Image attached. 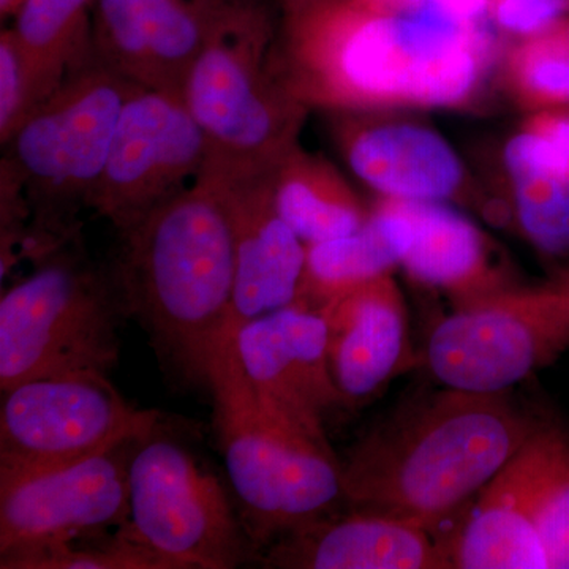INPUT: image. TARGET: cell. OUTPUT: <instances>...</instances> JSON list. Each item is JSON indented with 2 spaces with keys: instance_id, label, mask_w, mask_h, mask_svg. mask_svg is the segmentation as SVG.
<instances>
[{
  "instance_id": "cell-28",
  "label": "cell",
  "mask_w": 569,
  "mask_h": 569,
  "mask_svg": "<svg viewBox=\"0 0 569 569\" xmlns=\"http://www.w3.org/2000/svg\"><path fill=\"white\" fill-rule=\"evenodd\" d=\"M50 97L26 59L11 29L0 33V141L14 137L22 123Z\"/></svg>"
},
{
  "instance_id": "cell-20",
  "label": "cell",
  "mask_w": 569,
  "mask_h": 569,
  "mask_svg": "<svg viewBox=\"0 0 569 569\" xmlns=\"http://www.w3.org/2000/svg\"><path fill=\"white\" fill-rule=\"evenodd\" d=\"M387 200L410 223L400 264L415 282L445 291L458 307L512 287L488 236L463 213L441 201Z\"/></svg>"
},
{
  "instance_id": "cell-2",
  "label": "cell",
  "mask_w": 569,
  "mask_h": 569,
  "mask_svg": "<svg viewBox=\"0 0 569 569\" xmlns=\"http://www.w3.org/2000/svg\"><path fill=\"white\" fill-rule=\"evenodd\" d=\"M539 421L509 391L445 387L407 400L342 463L346 507L438 526L477 497Z\"/></svg>"
},
{
  "instance_id": "cell-29",
  "label": "cell",
  "mask_w": 569,
  "mask_h": 569,
  "mask_svg": "<svg viewBox=\"0 0 569 569\" xmlns=\"http://www.w3.org/2000/svg\"><path fill=\"white\" fill-rule=\"evenodd\" d=\"M569 17V0H490L489 18L520 39L538 36Z\"/></svg>"
},
{
  "instance_id": "cell-11",
  "label": "cell",
  "mask_w": 569,
  "mask_h": 569,
  "mask_svg": "<svg viewBox=\"0 0 569 569\" xmlns=\"http://www.w3.org/2000/svg\"><path fill=\"white\" fill-rule=\"evenodd\" d=\"M211 152L181 93L137 88L129 97L91 206L118 233L193 186Z\"/></svg>"
},
{
  "instance_id": "cell-31",
  "label": "cell",
  "mask_w": 569,
  "mask_h": 569,
  "mask_svg": "<svg viewBox=\"0 0 569 569\" xmlns=\"http://www.w3.org/2000/svg\"><path fill=\"white\" fill-rule=\"evenodd\" d=\"M522 130L549 142L569 162V108L535 111Z\"/></svg>"
},
{
  "instance_id": "cell-6",
  "label": "cell",
  "mask_w": 569,
  "mask_h": 569,
  "mask_svg": "<svg viewBox=\"0 0 569 569\" xmlns=\"http://www.w3.org/2000/svg\"><path fill=\"white\" fill-rule=\"evenodd\" d=\"M279 20L269 0H238L183 82L181 96L203 130L211 167L264 171L299 142L309 108L277 77Z\"/></svg>"
},
{
  "instance_id": "cell-18",
  "label": "cell",
  "mask_w": 569,
  "mask_h": 569,
  "mask_svg": "<svg viewBox=\"0 0 569 569\" xmlns=\"http://www.w3.org/2000/svg\"><path fill=\"white\" fill-rule=\"evenodd\" d=\"M318 312L328 323L329 365L347 406L377 395L410 361L406 302L391 274L337 296Z\"/></svg>"
},
{
  "instance_id": "cell-5",
  "label": "cell",
  "mask_w": 569,
  "mask_h": 569,
  "mask_svg": "<svg viewBox=\"0 0 569 569\" xmlns=\"http://www.w3.org/2000/svg\"><path fill=\"white\" fill-rule=\"evenodd\" d=\"M138 86L99 58L70 71L7 142L6 160L28 200L20 261L44 257L80 239L78 213L91 206L116 127Z\"/></svg>"
},
{
  "instance_id": "cell-25",
  "label": "cell",
  "mask_w": 569,
  "mask_h": 569,
  "mask_svg": "<svg viewBox=\"0 0 569 569\" xmlns=\"http://www.w3.org/2000/svg\"><path fill=\"white\" fill-rule=\"evenodd\" d=\"M531 448V515L549 569H569V432L539 422Z\"/></svg>"
},
{
  "instance_id": "cell-8",
  "label": "cell",
  "mask_w": 569,
  "mask_h": 569,
  "mask_svg": "<svg viewBox=\"0 0 569 569\" xmlns=\"http://www.w3.org/2000/svg\"><path fill=\"white\" fill-rule=\"evenodd\" d=\"M129 527L173 569H233L254 561L223 482L160 421L130 447Z\"/></svg>"
},
{
  "instance_id": "cell-3",
  "label": "cell",
  "mask_w": 569,
  "mask_h": 569,
  "mask_svg": "<svg viewBox=\"0 0 569 569\" xmlns=\"http://www.w3.org/2000/svg\"><path fill=\"white\" fill-rule=\"evenodd\" d=\"M119 236L111 269L127 313L148 332L170 372L206 387L236 282L233 219L222 182L204 170Z\"/></svg>"
},
{
  "instance_id": "cell-33",
  "label": "cell",
  "mask_w": 569,
  "mask_h": 569,
  "mask_svg": "<svg viewBox=\"0 0 569 569\" xmlns=\"http://www.w3.org/2000/svg\"><path fill=\"white\" fill-rule=\"evenodd\" d=\"M561 29H563L565 36H567V39L569 41V17L565 18V20L561 21Z\"/></svg>"
},
{
  "instance_id": "cell-15",
  "label": "cell",
  "mask_w": 569,
  "mask_h": 569,
  "mask_svg": "<svg viewBox=\"0 0 569 569\" xmlns=\"http://www.w3.org/2000/svg\"><path fill=\"white\" fill-rule=\"evenodd\" d=\"M381 111H331L332 140L350 170L381 198L477 203L458 153L436 130Z\"/></svg>"
},
{
  "instance_id": "cell-7",
  "label": "cell",
  "mask_w": 569,
  "mask_h": 569,
  "mask_svg": "<svg viewBox=\"0 0 569 569\" xmlns=\"http://www.w3.org/2000/svg\"><path fill=\"white\" fill-rule=\"evenodd\" d=\"M129 317L111 268L80 239L56 250L0 299V389L41 378H110Z\"/></svg>"
},
{
  "instance_id": "cell-9",
  "label": "cell",
  "mask_w": 569,
  "mask_h": 569,
  "mask_svg": "<svg viewBox=\"0 0 569 569\" xmlns=\"http://www.w3.org/2000/svg\"><path fill=\"white\" fill-rule=\"evenodd\" d=\"M569 350V276L459 306L430 332L426 356L441 385L509 391Z\"/></svg>"
},
{
  "instance_id": "cell-32",
  "label": "cell",
  "mask_w": 569,
  "mask_h": 569,
  "mask_svg": "<svg viewBox=\"0 0 569 569\" xmlns=\"http://www.w3.org/2000/svg\"><path fill=\"white\" fill-rule=\"evenodd\" d=\"M22 0H0V14L2 20L7 18H13L18 9H20Z\"/></svg>"
},
{
  "instance_id": "cell-4",
  "label": "cell",
  "mask_w": 569,
  "mask_h": 569,
  "mask_svg": "<svg viewBox=\"0 0 569 569\" xmlns=\"http://www.w3.org/2000/svg\"><path fill=\"white\" fill-rule=\"evenodd\" d=\"M228 481L257 557L288 531L346 505L342 463L328 440L310 436L261 406L247 383L233 337L213 351L208 385Z\"/></svg>"
},
{
  "instance_id": "cell-13",
  "label": "cell",
  "mask_w": 569,
  "mask_h": 569,
  "mask_svg": "<svg viewBox=\"0 0 569 569\" xmlns=\"http://www.w3.org/2000/svg\"><path fill=\"white\" fill-rule=\"evenodd\" d=\"M233 339L239 366L261 406L310 436L328 440L326 413L347 406V400L329 365L325 317L291 305L254 318Z\"/></svg>"
},
{
  "instance_id": "cell-27",
  "label": "cell",
  "mask_w": 569,
  "mask_h": 569,
  "mask_svg": "<svg viewBox=\"0 0 569 569\" xmlns=\"http://www.w3.org/2000/svg\"><path fill=\"white\" fill-rule=\"evenodd\" d=\"M505 78L527 110L569 108V41L561 21L516 44L505 63Z\"/></svg>"
},
{
  "instance_id": "cell-24",
  "label": "cell",
  "mask_w": 569,
  "mask_h": 569,
  "mask_svg": "<svg viewBox=\"0 0 569 569\" xmlns=\"http://www.w3.org/2000/svg\"><path fill=\"white\" fill-rule=\"evenodd\" d=\"M92 10L93 0H22L14 13L10 29L50 96L97 58Z\"/></svg>"
},
{
  "instance_id": "cell-10",
  "label": "cell",
  "mask_w": 569,
  "mask_h": 569,
  "mask_svg": "<svg viewBox=\"0 0 569 569\" xmlns=\"http://www.w3.org/2000/svg\"><path fill=\"white\" fill-rule=\"evenodd\" d=\"M2 396L0 481L96 458L160 421L126 402L110 378H41Z\"/></svg>"
},
{
  "instance_id": "cell-23",
  "label": "cell",
  "mask_w": 569,
  "mask_h": 569,
  "mask_svg": "<svg viewBox=\"0 0 569 569\" xmlns=\"http://www.w3.org/2000/svg\"><path fill=\"white\" fill-rule=\"evenodd\" d=\"M505 167L520 230L542 253L568 254V160L542 138L522 130L505 148Z\"/></svg>"
},
{
  "instance_id": "cell-14",
  "label": "cell",
  "mask_w": 569,
  "mask_h": 569,
  "mask_svg": "<svg viewBox=\"0 0 569 569\" xmlns=\"http://www.w3.org/2000/svg\"><path fill=\"white\" fill-rule=\"evenodd\" d=\"M238 0H93L97 58L142 89L181 93L194 61Z\"/></svg>"
},
{
  "instance_id": "cell-1",
  "label": "cell",
  "mask_w": 569,
  "mask_h": 569,
  "mask_svg": "<svg viewBox=\"0 0 569 569\" xmlns=\"http://www.w3.org/2000/svg\"><path fill=\"white\" fill-rule=\"evenodd\" d=\"M492 47L482 22L362 0H282L272 63L306 108H458L477 97Z\"/></svg>"
},
{
  "instance_id": "cell-12",
  "label": "cell",
  "mask_w": 569,
  "mask_h": 569,
  "mask_svg": "<svg viewBox=\"0 0 569 569\" xmlns=\"http://www.w3.org/2000/svg\"><path fill=\"white\" fill-rule=\"evenodd\" d=\"M133 441L73 466L0 481V557L129 523Z\"/></svg>"
},
{
  "instance_id": "cell-16",
  "label": "cell",
  "mask_w": 569,
  "mask_h": 569,
  "mask_svg": "<svg viewBox=\"0 0 569 569\" xmlns=\"http://www.w3.org/2000/svg\"><path fill=\"white\" fill-rule=\"evenodd\" d=\"M222 182L234 230L236 282L224 337L254 318L295 305L305 277L307 246L277 211L264 171L208 164Z\"/></svg>"
},
{
  "instance_id": "cell-19",
  "label": "cell",
  "mask_w": 569,
  "mask_h": 569,
  "mask_svg": "<svg viewBox=\"0 0 569 569\" xmlns=\"http://www.w3.org/2000/svg\"><path fill=\"white\" fill-rule=\"evenodd\" d=\"M531 466L527 440L460 511L441 537L451 568L549 569L531 515Z\"/></svg>"
},
{
  "instance_id": "cell-26",
  "label": "cell",
  "mask_w": 569,
  "mask_h": 569,
  "mask_svg": "<svg viewBox=\"0 0 569 569\" xmlns=\"http://www.w3.org/2000/svg\"><path fill=\"white\" fill-rule=\"evenodd\" d=\"M2 569H173L130 529L0 557Z\"/></svg>"
},
{
  "instance_id": "cell-21",
  "label": "cell",
  "mask_w": 569,
  "mask_h": 569,
  "mask_svg": "<svg viewBox=\"0 0 569 569\" xmlns=\"http://www.w3.org/2000/svg\"><path fill=\"white\" fill-rule=\"evenodd\" d=\"M266 176L277 211L306 246L355 233L372 216L335 164L299 142Z\"/></svg>"
},
{
  "instance_id": "cell-17",
  "label": "cell",
  "mask_w": 569,
  "mask_h": 569,
  "mask_svg": "<svg viewBox=\"0 0 569 569\" xmlns=\"http://www.w3.org/2000/svg\"><path fill=\"white\" fill-rule=\"evenodd\" d=\"M257 563L274 569L451 568L443 538L433 531L350 508L288 531L257 557Z\"/></svg>"
},
{
  "instance_id": "cell-22",
  "label": "cell",
  "mask_w": 569,
  "mask_h": 569,
  "mask_svg": "<svg viewBox=\"0 0 569 569\" xmlns=\"http://www.w3.org/2000/svg\"><path fill=\"white\" fill-rule=\"evenodd\" d=\"M411 242V227L387 198L355 233L307 246L305 277L295 305L320 310L359 284L391 274Z\"/></svg>"
},
{
  "instance_id": "cell-30",
  "label": "cell",
  "mask_w": 569,
  "mask_h": 569,
  "mask_svg": "<svg viewBox=\"0 0 569 569\" xmlns=\"http://www.w3.org/2000/svg\"><path fill=\"white\" fill-rule=\"evenodd\" d=\"M362 2L380 9H438L466 21L482 22L486 17H489L490 0H362Z\"/></svg>"
}]
</instances>
